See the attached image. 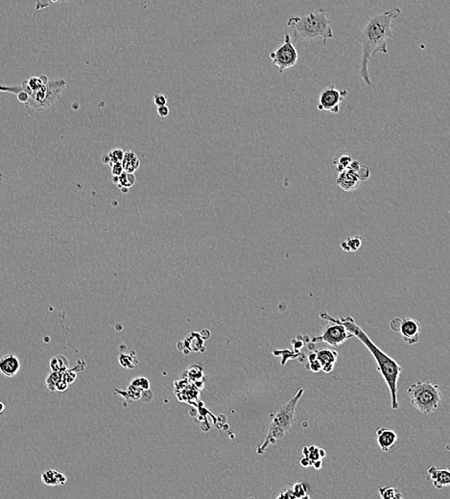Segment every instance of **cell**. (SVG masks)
Listing matches in <instances>:
<instances>
[{
    "label": "cell",
    "instance_id": "cell-1",
    "mask_svg": "<svg viewBox=\"0 0 450 499\" xmlns=\"http://www.w3.org/2000/svg\"><path fill=\"white\" fill-rule=\"evenodd\" d=\"M401 10L394 7L391 10L383 12L371 17L363 29L358 35L354 36V40L362 47L360 77L367 86H372V80L369 74V63L376 53H388V40L393 39L392 31L393 21L401 16Z\"/></svg>",
    "mask_w": 450,
    "mask_h": 499
},
{
    "label": "cell",
    "instance_id": "cell-2",
    "mask_svg": "<svg viewBox=\"0 0 450 499\" xmlns=\"http://www.w3.org/2000/svg\"><path fill=\"white\" fill-rule=\"evenodd\" d=\"M335 320L341 323L353 336L356 337L365 347L370 350L372 355L375 357V361L377 363V369L385 380L387 386L390 391L392 408L394 410L398 409L399 403L397 401V382L402 370L401 366L395 359L390 357L375 345L371 340V338L367 335L364 330L356 324V322L354 321L352 316H348L346 318H339Z\"/></svg>",
    "mask_w": 450,
    "mask_h": 499
},
{
    "label": "cell",
    "instance_id": "cell-3",
    "mask_svg": "<svg viewBox=\"0 0 450 499\" xmlns=\"http://www.w3.org/2000/svg\"><path fill=\"white\" fill-rule=\"evenodd\" d=\"M16 87L27 94L25 106L37 111H43L50 109L60 100L66 82L63 79L49 80L46 75H40L30 77L21 86Z\"/></svg>",
    "mask_w": 450,
    "mask_h": 499
},
{
    "label": "cell",
    "instance_id": "cell-4",
    "mask_svg": "<svg viewBox=\"0 0 450 499\" xmlns=\"http://www.w3.org/2000/svg\"><path fill=\"white\" fill-rule=\"evenodd\" d=\"M287 26L292 29L296 43L321 41L322 44L325 45L333 37L330 22L324 9L310 12L302 18L299 16L291 17L287 21Z\"/></svg>",
    "mask_w": 450,
    "mask_h": 499
},
{
    "label": "cell",
    "instance_id": "cell-5",
    "mask_svg": "<svg viewBox=\"0 0 450 499\" xmlns=\"http://www.w3.org/2000/svg\"><path fill=\"white\" fill-rule=\"evenodd\" d=\"M302 394L303 389H300L289 402L283 404L275 414L271 415L272 422L269 425L268 433L262 445L257 448V454L262 455L268 448L269 445L276 444L277 441L291 430L292 425L295 422L296 407Z\"/></svg>",
    "mask_w": 450,
    "mask_h": 499
},
{
    "label": "cell",
    "instance_id": "cell-6",
    "mask_svg": "<svg viewBox=\"0 0 450 499\" xmlns=\"http://www.w3.org/2000/svg\"><path fill=\"white\" fill-rule=\"evenodd\" d=\"M407 394L414 408L424 415H430L441 406V392L436 383L430 381L415 382L409 386Z\"/></svg>",
    "mask_w": 450,
    "mask_h": 499
},
{
    "label": "cell",
    "instance_id": "cell-7",
    "mask_svg": "<svg viewBox=\"0 0 450 499\" xmlns=\"http://www.w3.org/2000/svg\"><path fill=\"white\" fill-rule=\"evenodd\" d=\"M320 318L324 321H328V324L324 326V328L322 329L320 335H317V336L311 339L312 343L316 344V343L321 342V343L328 344L332 347H339L344 344L348 339H350L351 337H354L347 330V328L341 323L337 322L327 312H325V311L321 312Z\"/></svg>",
    "mask_w": 450,
    "mask_h": 499
},
{
    "label": "cell",
    "instance_id": "cell-8",
    "mask_svg": "<svg viewBox=\"0 0 450 499\" xmlns=\"http://www.w3.org/2000/svg\"><path fill=\"white\" fill-rule=\"evenodd\" d=\"M270 59L273 65L278 66L280 73L297 64L299 54L288 34L284 36L283 43L270 53Z\"/></svg>",
    "mask_w": 450,
    "mask_h": 499
},
{
    "label": "cell",
    "instance_id": "cell-9",
    "mask_svg": "<svg viewBox=\"0 0 450 499\" xmlns=\"http://www.w3.org/2000/svg\"><path fill=\"white\" fill-rule=\"evenodd\" d=\"M349 96V91L330 85L324 87L320 94L317 108L319 110H327L337 114L340 111V105L346 97Z\"/></svg>",
    "mask_w": 450,
    "mask_h": 499
},
{
    "label": "cell",
    "instance_id": "cell-10",
    "mask_svg": "<svg viewBox=\"0 0 450 499\" xmlns=\"http://www.w3.org/2000/svg\"><path fill=\"white\" fill-rule=\"evenodd\" d=\"M390 327L393 331L399 332L405 343L408 345H415L418 342L420 326L417 320L413 318H395L391 321Z\"/></svg>",
    "mask_w": 450,
    "mask_h": 499
},
{
    "label": "cell",
    "instance_id": "cell-11",
    "mask_svg": "<svg viewBox=\"0 0 450 499\" xmlns=\"http://www.w3.org/2000/svg\"><path fill=\"white\" fill-rule=\"evenodd\" d=\"M336 183L345 191L351 192V191L356 190L359 187L361 181L356 173V171H354V169L348 167L342 172H339Z\"/></svg>",
    "mask_w": 450,
    "mask_h": 499
},
{
    "label": "cell",
    "instance_id": "cell-12",
    "mask_svg": "<svg viewBox=\"0 0 450 499\" xmlns=\"http://www.w3.org/2000/svg\"><path fill=\"white\" fill-rule=\"evenodd\" d=\"M21 369V361L14 353L3 355L0 358V372L6 378H14Z\"/></svg>",
    "mask_w": 450,
    "mask_h": 499
},
{
    "label": "cell",
    "instance_id": "cell-13",
    "mask_svg": "<svg viewBox=\"0 0 450 499\" xmlns=\"http://www.w3.org/2000/svg\"><path fill=\"white\" fill-rule=\"evenodd\" d=\"M376 439L380 449L388 452L396 445L397 435L390 428H379L376 432Z\"/></svg>",
    "mask_w": 450,
    "mask_h": 499
},
{
    "label": "cell",
    "instance_id": "cell-14",
    "mask_svg": "<svg viewBox=\"0 0 450 499\" xmlns=\"http://www.w3.org/2000/svg\"><path fill=\"white\" fill-rule=\"evenodd\" d=\"M429 478L432 480L433 485L436 488H442L448 487L450 485L449 468H438L430 467L428 468Z\"/></svg>",
    "mask_w": 450,
    "mask_h": 499
},
{
    "label": "cell",
    "instance_id": "cell-15",
    "mask_svg": "<svg viewBox=\"0 0 450 499\" xmlns=\"http://www.w3.org/2000/svg\"><path fill=\"white\" fill-rule=\"evenodd\" d=\"M317 358L320 361L321 366V370L324 372L328 373L332 370L334 365L336 363V360L338 357V352L328 349V348H321V349H315Z\"/></svg>",
    "mask_w": 450,
    "mask_h": 499
},
{
    "label": "cell",
    "instance_id": "cell-16",
    "mask_svg": "<svg viewBox=\"0 0 450 499\" xmlns=\"http://www.w3.org/2000/svg\"><path fill=\"white\" fill-rule=\"evenodd\" d=\"M43 484L47 486H61L66 482V477L63 473H60L54 469L46 470L42 475Z\"/></svg>",
    "mask_w": 450,
    "mask_h": 499
},
{
    "label": "cell",
    "instance_id": "cell-17",
    "mask_svg": "<svg viewBox=\"0 0 450 499\" xmlns=\"http://www.w3.org/2000/svg\"><path fill=\"white\" fill-rule=\"evenodd\" d=\"M122 166L124 172L127 173H135L140 167V159L137 154L133 151H127L124 153V158L122 160Z\"/></svg>",
    "mask_w": 450,
    "mask_h": 499
},
{
    "label": "cell",
    "instance_id": "cell-18",
    "mask_svg": "<svg viewBox=\"0 0 450 499\" xmlns=\"http://www.w3.org/2000/svg\"><path fill=\"white\" fill-rule=\"evenodd\" d=\"M352 161L353 160H352L351 155L345 150L338 151L335 154V156L333 158V163H334L338 172H342L343 170L350 167V164L352 163Z\"/></svg>",
    "mask_w": 450,
    "mask_h": 499
},
{
    "label": "cell",
    "instance_id": "cell-19",
    "mask_svg": "<svg viewBox=\"0 0 450 499\" xmlns=\"http://www.w3.org/2000/svg\"><path fill=\"white\" fill-rule=\"evenodd\" d=\"M362 245V238L361 236L359 235H354V236H351L347 240L343 241L341 243V248L347 252V253H350V252H356L358 250L360 249Z\"/></svg>",
    "mask_w": 450,
    "mask_h": 499
},
{
    "label": "cell",
    "instance_id": "cell-20",
    "mask_svg": "<svg viewBox=\"0 0 450 499\" xmlns=\"http://www.w3.org/2000/svg\"><path fill=\"white\" fill-rule=\"evenodd\" d=\"M273 354L276 356H282L281 365H285V363L287 362L288 359L299 358L303 355L302 352H300V350H296V349H293V350H291V349H275V350H273Z\"/></svg>",
    "mask_w": 450,
    "mask_h": 499
},
{
    "label": "cell",
    "instance_id": "cell-21",
    "mask_svg": "<svg viewBox=\"0 0 450 499\" xmlns=\"http://www.w3.org/2000/svg\"><path fill=\"white\" fill-rule=\"evenodd\" d=\"M136 183V176L135 173H127L123 172L118 176V186L120 189L121 187H127L130 188Z\"/></svg>",
    "mask_w": 450,
    "mask_h": 499
},
{
    "label": "cell",
    "instance_id": "cell-22",
    "mask_svg": "<svg viewBox=\"0 0 450 499\" xmlns=\"http://www.w3.org/2000/svg\"><path fill=\"white\" fill-rule=\"evenodd\" d=\"M379 495L383 499H399L402 498V493L399 489L392 488V487H383L379 488Z\"/></svg>",
    "mask_w": 450,
    "mask_h": 499
},
{
    "label": "cell",
    "instance_id": "cell-23",
    "mask_svg": "<svg viewBox=\"0 0 450 499\" xmlns=\"http://www.w3.org/2000/svg\"><path fill=\"white\" fill-rule=\"evenodd\" d=\"M307 358V364H306V369H309L313 372H318L321 370V366L320 361L317 358L316 351L315 349L311 350L310 352L306 356Z\"/></svg>",
    "mask_w": 450,
    "mask_h": 499
},
{
    "label": "cell",
    "instance_id": "cell-24",
    "mask_svg": "<svg viewBox=\"0 0 450 499\" xmlns=\"http://www.w3.org/2000/svg\"><path fill=\"white\" fill-rule=\"evenodd\" d=\"M50 367L52 371L64 372L67 369V360L63 355L55 356L50 361Z\"/></svg>",
    "mask_w": 450,
    "mask_h": 499
},
{
    "label": "cell",
    "instance_id": "cell-25",
    "mask_svg": "<svg viewBox=\"0 0 450 499\" xmlns=\"http://www.w3.org/2000/svg\"><path fill=\"white\" fill-rule=\"evenodd\" d=\"M292 489L296 498H309V488L305 483H296Z\"/></svg>",
    "mask_w": 450,
    "mask_h": 499
},
{
    "label": "cell",
    "instance_id": "cell-26",
    "mask_svg": "<svg viewBox=\"0 0 450 499\" xmlns=\"http://www.w3.org/2000/svg\"><path fill=\"white\" fill-rule=\"evenodd\" d=\"M302 453H303V456L307 457L312 462V465L315 461L321 459L320 454H319V447H317L316 445H310L308 446H304L302 448Z\"/></svg>",
    "mask_w": 450,
    "mask_h": 499
},
{
    "label": "cell",
    "instance_id": "cell-27",
    "mask_svg": "<svg viewBox=\"0 0 450 499\" xmlns=\"http://www.w3.org/2000/svg\"><path fill=\"white\" fill-rule=\"evenodd\" d=\"M63 380V377H62V372H58V371H52L51 373L48 375L47 379H46V386L48 388L49 391H55L56 390V386L57 384Z\"/></svg>",
    "mask_w": 450,
    "mask_h": 499
},
{
    "label": "cell",
    "instance_id": "cell-28",
    "mask_svg": "<svg viewBox=\"0 0 450 499\" xmlns=\"http://www.w3.org/2000/svg\"><path fill=\"white\" fill-rule=\"evenodd\" d=\"M72 1H75V0H38L37 3H36V10H43V9H45L51 5H54V4H62V3H66V2H72Z\"/></svg>",
    "mask_w": 450,
    "mask_h": 499
},
{
    "label": "cell",
    "instance_id": "cell-29",
    "mask_svg": "<svg viewBox=\"0 0 450 499\" xmlns=\"http://www.w3.org/2000/svg\"><path fill=\"white\" fill-rule=\"evenodd\" d=\"M124 151L122 149H114L110 152L107 153V156L109 158V164L111 165L113 163H121L123 158H124Z\"/></svg>",
    "mask_w": 450,
    "mask_h": 499
},
{
    "label": "cell",
    "instance_id": "cell-30",
    "mask_svg": "<svg viewBox=\"0 0 450 499\" xmlns=\"http://www.w3.org/2000/svg\"><path fill=\"white\" fill-rule=\"evenodd\" d=\"M278 499H296L295 497V494L293 492V489H292V486H285L283 488L280 489V492H279V495H278Z\"/></svg>",
    "mask_w": 450,
    "mask_h": 499
},
{
    "label": "cell",
    "instance_id": "cell-31",
    "mask_svg": "<svg viewBox=\"0 0 450 499\" xmlns=\"http://www.w3.org/2000/svg\"><path fill=\"white\" fill-rule=\"evenodd\" d=\"M356 173L358 175V177H359L360 181H361V182H364V181H367V180L369 179L371 172H370L369 167L361 165V167H360V168L356 171Z\"/></svg>",
    "mask_w": 450,
    "mask_h": 499
},
{
    "label": "cell",
    "instance_id": "cell-32",
    "mask_svg": "<svg viewBox=\"0 0 450 499\" xmlns=\"http://www.w3.org/2000/svg\"><path fill=\"white\" fill-rule=\"evenodd\" d=\"M154 103L157 107H161L167 105V98L163 94H156L154 95Z\"/></svg>",
    "mask_w": 450,
    "mask_h": 499
},
{
    "label": "cell",
    "instance_id": "cell-33",
    "mask_svg": "<svg viewBox=\"0 0 450 499\" xmlns=\"http://www.w3.org/2000/svg\"><path fill=\"white\" fill-rule=\"evenodd\" d=\"M109 166H110V169H111L113 176H119L120 174L124 172V169H123V166H122V163H113Z\"/></svg>",
    "mask_w": 450,
    "mask_h": 499
},
{
    "label": "cell",
    "instance_id": "cell-34",
    "mask_svg": "<svg viewBox=\"0 0 450 499\" xmlns=\"http://www.w3.org/2000/svg\"><path fill=\"white\" fill-rule=\"evenodd\" d=\"M292 344L294 346V349L300 350V348H302V347L304 346V340H302L300 336L298 337V338L292 340Z\"/></svg>",
    "mask_w": 450,
    "mask_h": 499
},
{
    "label": "cell",
    "instance_id": "cell-35",
    "mask_svg": "<svg viewBox=\"0 0 450 499\" xmlns=\"http://www.w3.org/2000/svg\"><path fill=\"white\" fill-rule=\"evenodd\" d=\"M158 114L161 116V117H166L168 116L169 114V108L167 107V105L165 106H161V107H158Z\"/></svg>",
    "mask_w": 450,
    "mask_h": 499
},
{
    "label": "cell",
    "instance_id": "cell-36",
    "mask_svg": "<svg viewBox=\"0 0 450 499\" xmlns=\"http://www.w3.org/2000/svg\"><path fill=\"white\" fill-rule=\"evenodd\" d=\"M300 465H301L302 467H304V468L312 467V462H311L310 460H309L307 457H305V456H303V457L300 459Z\"/></svg>",
    "mask_w": 450,
    "mask_h": 499
},
{
    "label": "cell",
    "instance_id": "cell-37",
    "mask_svg": "<svg viewBox=\"0 0 450 499\" xmlns=\"http://www.w3.org/2000/svg\"><path fill=\"white\" fill-rule=\"evenodd\" d=\"M321 459H320V460H317V461H315V462L313 463L312 467H314V468H316V469H321V465H322V463H321Z\"/></svg>",
    "mask_w": 450,
    "mask_h": 499
},
{
    "label": "cell",
    "instance_id": "cell-38",
    "mask_svg": "<svg viewBox=\"0 0 450 499\" xmlns=\"http://www.w3.org/2000/svg\"><path fill=\"white\" fill-rule=\"evenodd\" d=\"M101 161H102V163H105V164H109V158H108L107 154L104 155V156H102Z\"/></svg>",
    "mask_w": 450,
    "mask_h": 499
},
{
    "label": "cell",
    "instance_id": "cell-39",
    "mask_svg": "<svg viewBox=\"0 0 450 499\" xmlns=\"http://www.w3.org/2000/svg\"><path fill=\"white\" fill-rule=\"evenodd\" d=\"M319 454H320V457H321V458H323L324 456L326 455V452H325V450H324V449H322V448H320V447H319Z\"/></svg>",
    "mask_w": 450,
    "mask_h": 499
},
{
    "label": "cell",
    "instance_id": "cell-40",
    "mask_svg": "<svg viewBox=\"0 0 450 499\" xmlns=\"http://www.w3.org/2000/svg\"><path fill=\"white\" fill-rule=\"evenodd\" d=\"M5 410V405L3 402H0V414Z\"/></svg>",
    "mask_w": 450,
    "mask_h": 499
},
{
    "label": "cell",
    "instance_id": "cell-41",
    "mask_svg": "<svg viewBox=\"0 0 450 499\" xmlns=\"http://www.w3.org/2000/svg\"><path fill=\"white\" fill-rule=\"evenodd\" d=\"M120 190L122 191V193H125V194H126V193H128L129 188H127V187H121V188H120Z\"/></svg>",
    "mask_w": 450,
    "mask_h": 499
},
{
    "label": "cell",
    "instance_id": "cell-42",
    "mask_svg": "<svg viewBox=\"0 0 450 499\" xmlns=\"http://www.w3.org/2000/svg\"><path fill=\"white\" fill-rule=\"evenodd\" d=\"M113 182H114L116 185H118V176H113Z\"/></svg>",
    "mask_w": 450,
    "mask_h": 499
}]
</instances>
